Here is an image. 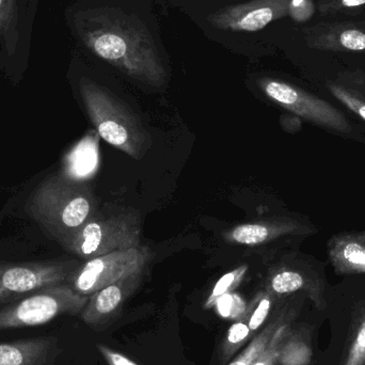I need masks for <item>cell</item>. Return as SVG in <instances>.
<instances>
[{
    "label": "cell",
    "instance_id": "6da1fadb",
    "mask_svg": "<svg viewBox=\"0 0 365 365\" xmlns=\"http://www.w3.org/2000/svg\"><path fill=\"white\" fill-rule=\"evenodd\" d=\"M66 19L77 40L96 57L145 85L166 83L153 36L138 17L110 6H76Z\"/></svg>",
    "mask_w": 365,
    "mask_h": 365
},
{
    "label": "cell",
    "instance_id": "7a4b0ae2",
    "mask_svg": "<svg viewBox=\"0 0 365 365\" xmlns=\"http://www.w3.org/2000/svg\"><path fill=\"white\" fill-rule=\"evenodd\" d=\"M28 212L61 242L96 215V200L88 181L63 173L44 180L30 195Z\"/></svg>",
    "mask_w": 365,
    "mask_h": 365
},
{
    "label": "cell",
    "instance_id": "3957f363",
    "mask_svg": "<svg viewBox=\"0 0 365 365\" xmlns=\"http://www.w3.org/2000/svg\"><path fill=\"white\" fill-rule=\"evenodd\" d=\"M79 93L100 138L135 160H141L151 137L130 107L87 77H81Z\"/></svg>",
    "mask_w": 365,
    "mask_h": 365
},
{
    "label": "cell",
    "instance_id": "277c9868",
    "mask_svg": "<svg viewBox=\"0 0 365 365\" xmlns=\"http://www.w3.org/2000/svg\"><path fill=\"white\" fill-rule=\"evenodd\" d=\"M141 218L134 210L96 214L60 244L89 261L115 251L141 246Z\"/></svg>",
    "mask_w": 365,
    "mask_h": 365
},
{
    "label": "cell",
    "instance_id": "5b68a950",
    "mask_svg": "<svg viewBox=\"0 0 365 365\" xmlns=\"http://www.w3.org/2000/svg\"><path fill=\"white\" fill-rule=\"evenodd\" d=\"M328 298L329 342L314 365H364L365 294L341 298L329 293Z\"/></svg>",
    "mask_w": 365,
    "mask_h": 365
},
{
    "label": "cell",
    "instance_id": "8992f818",
    "mask_svg": "<svg viewBox=\"0 0 365 365\" xmlns=\"http://www.w3.org/2000/svg\"><path fill=\"white\" fill-rule=\"evenodd\" d=\"M89 296L81 295L68 284L38 289L0 310V331L45 325L61 315L83 312Z\"/></svg>",
    "mask_w": 365,
    "mask_h": 365
},
{
    "label": "cell",
    "instance_id": "52a82bcc",
    "mask_svg": "<svg viewBox=\"0 0 365 365\" xmlns=\"http://www.w3.org/2000/svg\"><path fill=\"white\" fill-rule=\"evenodd\" d=\"M40 1L0 0V68L16 72L25 66Z\"/></svg>",
    "mask_w": 365,
    "mask_h": 365
},
{
    "label": "cell",
    "instance_id": "ba28073f",
    "mask_svg": "<svg viewBox=\"0 0 365 365\" xmlns=\"http://www.w3.org/2000/svg\"><path fill=\"white\" fill-rule=\"evenodd\" d=\"M150 259L151 251L145 246L101 255L77 267L68 284L81 295L91 296L120 279L147 269Z\"/></svg>",
    "mask_w": 365,
    "mask_h": 365
},
{
    "label": "cell",
    "instance_id": "9c48e42d",
    "mask_svg": "<svg viewBox=\"0 0 365 365\" xmlns=\"http://www.w3.org/2000/svg\"><path fill=\"white\" fill-rule=\"evenodd\" d=\"M76 268L74 263L58 261L0 264V306L44 287L68 284Z\"/></svg>",
    "mask_w": 365,
    "mask_h": 365
},
{
    "label": "cell",
    "instance_id": "30bf717a",
    "mask_svg": "<svg viewBox=\"0 0 365 365\" xmlns=\"http://www.w3.org/2000/svg\"><path fill=\"white\" fill-rule=\"evenodd\" d=\"M259 87L270 100L311 123L340 133H351V126L331 104L296 87L272 78H261Z\"/></svg>",
    "mask_w": 365,
    "mask_h": 365
},
{
    "label": "cell",
    "instance_id": "8fae6325",
    "mask_svg": "<svg viewBox=\"0 0 365 365\" xmlns=\"http://www.w3.org/2000/svg\"><path fill=\"white\" fill-rule=\"evenodd\" d=\"M289 0H251L225 6L208 15L212 27L230 31L255 32L289 16Z\"/></svg>",
    "mask_w": 365,
    "mask_h": 365
},
{
    "label": "cell",
    "instance_id": "7c38bea8",
    "mask_svg": "<svg viewBox=\"0 0 365 365\" xmlns=\"http://www.w3.org/2000/svg\"><path fill=\"white\" fill-rule=\"evenodd\" d=\"M145 269L134 272L89 296L81 319L94 329H104L121 313L126 300L143 283Z\"/></svg>",
    "mask_w": 365,
    "mask_h": 365
},
{
    "label": "cell",
    "instance_id": "4fadbf2b",
    "mask_svg": "<svg viewBox=\"0 0 365 365\" xmlns=\"http://www.w3.org/2000/svg\"><path fill=\"white\" fill-rule=\"evenodd\" d=\"M266 289L277 297L304 293L317 312L327 313L329 291L325 279L314 270L277 268L270 274Z\"/></svg>",
    "mask_w": 365,
    "mask_h": 365
},
{
    "label": "cell",
    "instance_id": "5bb4252c",
    "mask_svg": "<svg viewBox=\"0 0 365 365\" xmlns=\"http://www.w3.org/2000/svg\"><path fill=\"white\" fill-rule=\"evenodd\" d=\"M310 48L334 53H365V30L353 21H323L304 28Z\"/></svg>",
    "mask_w": 365,
    "mask_h": 365
},
{
    "label": "cell",
    "instance_id": "9a60e30c",
    "mask_svg": "<svg viewBox=\"0 0 365 365\" xmlns=\"http://www.w3.org/2000/svg\"><path fill=\"white\" fill-rule=\"evenodd\" d=\"M326 321L322 317L315 321L293 324L285 334L279 349V365H312L317 361L319 351L317 349L319 328Z\"/></svg>",
    "mask_w": 365,
    "mask_h": 365
},
{
    "label": "cell",
    "instance_id": "2e32d148",
    "mask_svg": "<svg viewBox=\"0 0 365 365\" xmlns=\"http://www.w3.org/2000/svg\"><path fill=\"white\" fill-rule=\"evenodd\" d=\"M304 232V227L292 219H274L237 225L225 233L223 237L231 244L257 246L287 235Z\"/></svg>",
    "mask_w": 365,
    "mask_h": 365
},
{
    "label": "cell",
    "instance_id": "e0dca14e",
    "mask_svg": "<svg viewBox=\"0 0 365 365\" xmlns=\"http://www.w3.org/2000/svg\"><path fill=\"white\" fill-rule=\"evenodd\" d=\"M329 257L341 276L365 274V234H340L329 242Z\"/></svg>",
    "mask_w": 365,
    "mask_h": 365
},
{
    "label": "cell",
    "instance_id": "ac0fdd59",
    "mask_svg": "<svg viewBox=\"0 0 365 365\" xmlns=\"http://www.w3.org/2000/svg\"><path fill=\"white\" fill-rule=\"evenodd\" d=\"M53 338L0 343V365H48L57 351Z\"/></svg>",
    "mask_w": 365,
    "mask_h": 365
},
{
    "label": "cell",
    "instance_id": "d6986e66",
    "mask_svg": "<svg viewBox=\"0 0 365 365\" xmlns=\"http://www.w3.org/2000/svg\"><path fill=\"white\" fill-rule=\"evenodd\" d=\"M98 134L90 132L73 148L64 160L63 171L66 177L77 181L91 179L98 168Z\"/></svg>",
    "mask_w": 365,
    "mask_h": 365
},
{
    "label": "cell",
    "instance_id": "ffe728a7",
    "mask_svg": "<svg viewBox=\"0 0 365 365\" xmlns=\"http://www.w3.org/2000/svg\"><path fill=\"white\" fill-rule=\"evenodd\" d=\"M298 308L293 306H284L279 311L277 317L257 334L249 346L238 355L231 364L227 365H253L257 359L263 355L264 351L269 346L274 334L278 331L280 326L293 317H297Z\"/></svg>",
    "mask_w": 365,
    "mask_h": 365
},
{
    "label": "cell",
    "instance_id": "44dd1931",
    "mask_svg": "<svg viewBox=\"0 0 365 365\" xmlns=\"http://www.w3.org/2000/svg\"><path fill=\"white\" fill-rule=\"evenodd\" d=\"M248 321L249 314L247 312L244 317L237 319L227 330V336H225V342L221 347V354H222V359L225 361L231 359L234 354L250 339L252 332L249 328Z\"/></svg>",
    "mask_w": 365,
    "mask_h": 365
},
{
    "label": "cell",
    "instance_id": "7402d4cb",
    "mask_svg": "<svg viewBox=\"0 0 365 365\" xmlns=\"http://www.w3.org/2000/svg\"><path fill=\"white\" fill-rule=\"evenodd\" d=\"M327 86L336 100L340 101L365 121V98L351 83L349 85L344 81H332Z\"/></svg>",
    "mask_w": 365,
    "mask_h": 365
},
{
    "label": "cell",
    "instance_id": "603a6c76",
    "mask_svg": "<svg viewBox=\"0 0 365 365\" xmlns=\"http://www.w3.org/2000/svg\"><path fill=\"white\" fill-rule=\"evenodd\" d=\"M247 272H248V266L242 265L235 268V269L232 270V272H227L225 276L221 277L218 282L215 284L212 293L210 294L207 299H206L205 304H204V308H214L215 304H216L218 298L225 295V294L232 293V292L235 291L238 285L244 280Z\"/></svg>",
    "mask_w": 365,
    "mask_h": 365
},
{
    "label": "cell",
    "instance_id": "cb8c5ba5",
    "mask_svg": "<svg viewBox=\"0 0 365 365\" xmlns=\"http://www.w3.org/2000/svg\"><path fill=\"white\" fill-rule=\"evenodd\" d=\"M277 298H278L277 296L265 289V291L259 293V295L253 300L252 304L249 306L248 325L252 334L257 332L263 326V324L265 323L268 315L270 314L272 307H274V302H276Z\"/></svg>",
    "mask_w": 365,
    "mask_h": 365
},
{
    "label": "cell",
    "instance_id": "d4e9b609",
    "mask_svg": "<svg viewBox=\"0 0 365 365\" xmlns=\"http://www.w3.org/2000/svg\"><path fill=\"white\" fill-rule=\"evenodd\" d=\"M214 308L222 319L237 321L247 314L249 306L240 294L232 292L218 298Z\"/></svg>",
    "mask_w": 365,
    "mask_h": 365
},
{
    "label": "cell",
    "instance_id": "484cf974",
    "mask_svg": "<svg viewBox=\"0 0 365 365\" xmlns=\"http://www.w3.org/2000/svg\"><path fill=\"white\" fill-rule=\"evenodd\" d=\"M296 319L297 317H293V319H289L280 326L272 342H270L269 346L266 349L263 355L253 365H278L279 349H280L281 342H282L283 338L289 331V328L295 323Z\"/></svg>",
    "mask_w": 365,
    "mask_h": 365
},
{
    "label": "cell",
    "instance_id": "4316f807",
    "mask_svg": "<svg viewBox=\"0 0 365 365\" xmlns=\"http://www.w3.org/2000/svg\"><path fill=\"white\" fill-rule=\"evenodd\" d=\"M317 6L323 15L346 14L365 8V0H319Z\"/></svg>",
    "mask_w": 365,
    "mask_h": 365
},
{
    "label": "cell",
    "instance_id": "83f0119b",
    "mask_svg": "<svg viewBox=\"0 0 365 365\" xmlns=\"http://www.w3.org/2000/svg\"><path fill=\"white\" fill-rule=\"evenodd\" d=\"M317 10V4L313 0H289V16L296 23L310 21Z\"/></svg>",
    "mask_w": 365,
    "mask_h": 365
},
{
    "label": "cell",
    "instance_id": "f1b7e54d",
    "mask_svg": "<svg viewBox=\"0 0 365 365\" xmlns=\"http://www.w3.org/2000/svg\"><path fill=\"white\" fill-rule=\"evenodd\" d=\"M98 349L109 365H138L133 360L105 345L98 344Z\"/></svg>",
    "mask_w": 365,
    "mask_h": 365
},
{
    "label": "cell",
    "instance_id": "f546056e",
    "mask_svg": "<svg viewBox=\"0 0 365 365\" xmlns=\"http://www.w3.org/2000/svg\"><path fill=\"white\" fill-rule=\"evenodd\" d=\"M357 24L358 25L360 26V27L362 28V29L365 30V19H364V21H357Z\"/></svg>",
    "mask_w": 365,
    "mask_h": 365
},
{
    "label": "cell",
    "instance_id": "4dcf8cb0",
    "mask_svg": "<svg viewBox=\"0 0 365 365\" xmlns=\"http://www.w3.org/2000/svg\"><path fill=\"white\" fill-rule=\"evenodd\" d=\"M314 364H312V365H314Z\"/></svg>",
    "mask_w": 365,
    "mask_h": 365
},
{
    "label": "cell",
    "instance_id": "1f68e13d",
    "mask_svg": "<svg viewBox=\"0 0 365 365\" xmlns=\"http://www.w3.org/2000/svg\"><path fill=\"white\" fill-rule=\"evenodd\" d=\"M365 365V364H364Z\"/></svg>",
    "mask_w": 365,
    "mask_h": 365
}]
</instances>
